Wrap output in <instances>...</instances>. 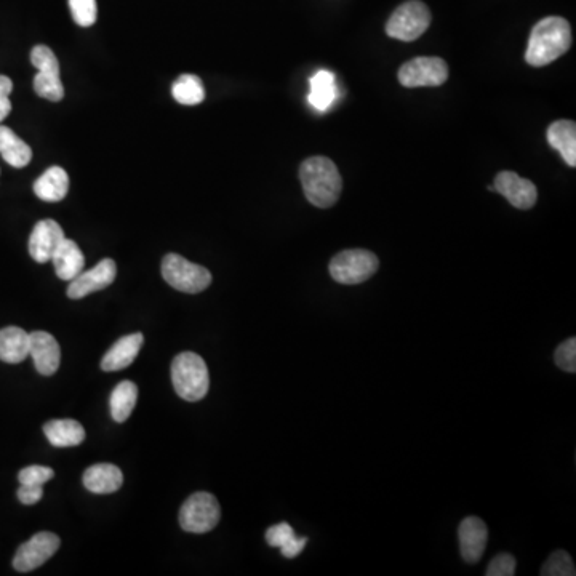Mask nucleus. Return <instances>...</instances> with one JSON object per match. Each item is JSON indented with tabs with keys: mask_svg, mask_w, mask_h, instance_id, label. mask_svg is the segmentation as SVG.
<instances>
[{
	"mask_svg": "<svg viewBox=\"0 0 576 576\" xmlns=\"http://www.w3.org/2000/svg\"><path fill=\"white\" fill-rule=\"evenodd\" d=\"M173 98L184 106H196L205 100V88L202 80L194 74H183L175 80L172 87Z\"/></svg>",
	"mask_w": 576,
	"mask_h": 576,
	"instance_id": "26",
	"label": "nucleus"
},
{
	"mask_svg": "<svg viewBox=\"0 0 576 576\" xmlns=\"http://www.w3.org/2000/svg\"><path fill=\"white\" fill-rule=\"evenodd\" d=\"M554 360L556 365L562 368L564 372H576V338H568L564 343L560 344L559 348L554 352Z\"/></svg>",
	"mask_w": 576,
	"mask_h": 576,
	"instance_id": "29",
	"label": "nucleus"
},
{
	"mask_svg": "<svg viewBox=\"0 0 576 576\" xmlns=\"http://www.w3.org/2000/svg\"><path fill=\"white\" fill-rule=\"evenodd\" d=\"M55 476V471L47 466H28V468L21 469L18 474L20 484L28 485H42L44 487L48 480H52Z\"/></svg>",
	"mask_w": 576,
	"mask_h": 576,
	"instance_id": "31",
	"label": "nucleus"
},
{
	"mask_svg": "<svg viewBox=\"0 0 576 576\" xmlns=\"http://www.w3.org/2000/svg\"><path fill=\"white\" fill-rule=\"evenodd\" d=\"M306 543H308V538H295V541L288 544L287 548L280 549L282 556L287 557V559H295L298 554H301L304 548H306Z\"/></svg>",
	"mask_w": 576,
	"mask_h": 576,
	"instance_id": "35",
	"label": "nucleus"
},
{
	"mask_svg": "<svg viewBox=\"0 0 576 576\" xmlns=\"http://www.w3.org/2000/svg\"><path fill=\"white\" fill-rule=\"evenodd\" d=\"M220 519V503L212 493H194L180 509V525L188 533L212 532Z\"/></svg>",
	"mask_w": 576,
	"mask_h": 576,
	"instance_id": "7",
	"label": "nucleus"
},
{
	"mask_svg": "<svg viewBox=\"0 0 576 576\" xmlns=\"http://www.w3.org/2000/svg\"><path fill=\"white\" fill-rule=\"evenodd\" d=\"M63 239L64 232L60 224L53 220L39 221L29 237V255L37 263H48Z\"/></svg>",
	"mask_w": 576,
	"mask_h": 576,
	"instance_id": "12",
	"label": "nucleus"
},
{
	"mask_svg": "<svg viewBox=\"0 0 576 576\" xmlns=\"http://www.w3.org/2000/svg\"><path fill=\"white\" fill-rule=\"evenodd\" d=\"M172 381L176 394L188 402H197L207 396L210 388L205 360L196 352H181L173 359Z\"/></svg>",
	"mask_w": 576,
	"mask_h": 576,
	"instance_id": "3",
	"label": "nucleus"
},
{
	"mask_svg": "<svg viewBox=\"0 0 576 576\" xmlns=\"http://www.w3.org/2000/svg\"><path fill=\"white\" fill-rule=\"evenodd\" d=\"M551 148L562 154L570 167H576V125L572 120H557L548 128Z\"/></svg>",
	"mask_w": 576,
	"mask_h": 576,
	"instance_id": "19",
	"label": "nucleus"
},
{
	"mask_svg": "<svg viewBox=\"0 0 576 576\" xmlns=\"http://www.w3.org/2000/svg\"><path fill=\"white\" fill-rule=\"evenodd\" d=\"M144 343V336L141 333H132V335L122 336L120 340L112 344L103 359H101V368L104 372H119L124 370L128 365L135 362L138 352Z\"/></svg>",
	"mask_w": 576,
	"mask_h": 576,
	"instance_id": "15",
	"label": "nucleus"
},
{
	"mask_svg": "<svg viewBox=\"0 0 576 576\" xmlns=\"http://www.w3.org/2000/svg\"><path fill=\"white\" fill-rule=\"evenodd\" d=\"M162 276L170 287L183 293L204 292L212 284V274L207 268L176 253H168L162 260Z\"/></svg>",
	"mask_w": 576,
	"mask_h": 576,
	"instance_id": "4",
	"label": "nucleus"
},
{
	"mask_svg": "<svg viewBox=\"0 0 576 576\" xmlns=\"http://www.w3.org/2000/svg\"><path fill=\"white\" fill-rule=\"evenodd\" d=\"M29 356L34 360V365L40 375L52 376L60 368V344L50 333H29Z\"/></svg>",
	"mask_w": 576,
	"mask_h": 576,
	"instance_id": "13",
	"label": "nucleus"
},
{
	"mask_svg": "<svg viewBox=\"0 0 576 576\" xmlns=\"http://www.w3.org/2000/svg\"><path fill=\"white\" fill-rule=\"evenodd\" d=\"M29 356V333L20 327L0 330V360L7 364H20Z\"/></svg>",
	"mask_w": 576,
	"mask_h": 576,
	"instance_id": "20",
	"label": "nucleus"
},
{
	"mask_svg": "<svg viewBox=\"0 0 576 576\" xmlns=\"http://www.w3.org/2000/svg\"><path fill=\"white\" fill-rule=\"evenodd\" d=\"M42 496H44V487L42 485L21 484V487L18 488V500L26 504V506L39 503L42 500Z\"/></svg>",
	"mask_w": 576,
	"mask_h": 576,
	"instance_id": "34",
	"label": "nucleus"
},
{
	"mask_svg": "<svg viewBox=\"0 0 576 576\" xmlns=\"http://www.w3.org/2000/svg\"><path fill=\"white\" fill-rule=\"evenodd\" d=\"M69 8H71L72 18L82 28H90L96 23V15H98L96 0H69Z\"/></svg>",
	"mask_w": 576,
	"mask_h": 576,
	"instance_id": "28",
	"label": "nucleus"
},
{
	"mask_svg": "<svg viewBox=\"0 0 576 576\" xmlns=\"http://www.w3.org/2000/svg\"><path fill=\"white\" fill-rule=\"evenodd\" d=\"M12 92L13 82L10 77L0 76V122L7 119L8 114L12 112V101H10Z\"/></svg>",
	"mask_w": 576,
	"mask_h": 576,
	"instance_id": "33",
	"label": "nucleus"
},
{
	"mask_svg": "<svg viewBox=\"0 0 576 576\" xmlns=\"http://www.w3.org/2000/svg\"><path fill=\"white\" fill-rule=\"evenodd\" d=\"M493 188L495 192H500L501 196L506 197L512 207L519 210L532 208L538 197L535 184L514 172H501L496 176Z\"/></svg>",
	"mask_w": 576,
	"mask_h": 576,
	"instance_id": "11",
	"label": "nucleus"
},
{
	"mask_svg": "<svg viewBox=\"0 0 576 576\" xmlns=\"http://www.w3.org/2000/svg\"><path fill=\"white\" fill-rule=\"evenodd\" d=\"M34 90L40 98L48 101H61L64 96L63 82L60 79V66L42 68L34 77Z\"/></svg>",
	"mask_w": 576,
	"mask_h": 576,
	"instance_id": "25",
	"label": "nucleus"
},
{
	"mask_svg": "<svg viewBox=\"0 0 576 576\" xmlns=\"http://www.w3.org/2000/svg\"><path fill=\"white\" fill-rule=\"evenodd\" d=\"M56 276L61 280H72L84 271L85 256L74 240L66 239L58 245L52 256Z\"/></svg>",
	"mask_w": 576,
	"mask_h": 576,
	"instance_id": "17",
	"label": "nucleus"
},
{
	"mask_svg": "<svg viewBox=\"0 0 576 576\" xmlns=\"http://www.w3.org/2000/svg\"><path fill=\"white\" fill-rule=\"evenodd\" d=\"M336 96H338V88H336L333 72L322 69L311 77V92H309L308 100L312 108H316L317 111H327L335 103Z\"/></svg>",
	"mask_w": 576,
	"mask_h": 576,
	"instance_id": "23",
	"label": "nucleus"
},
{
	"mask_svg": "<svg viewBox=\"0 0 576 576\" xmlns=\"http://www.w3.org/2000/svg\"><path fill=\"white\" fill-rule=\"evenodd\" d=\"M431 24L429 8L420 0H408L400 5L386 24V34L402 42H413L423 36Z\"/></svg>",
	"mask_w": 576,
	"mask_h": 576,
	"instance_id": "6",
	"label": "nucleus"
},
{
	"mask_svg": "<svg viewBox=\"0 0 576 576\" xmlns=\"http://www.w3.org/2000/svg\"><path fill=\"white\" fill-rule=\"evenodd\" d=\"M45 436L53 447H76L85 439V429L76 420H53L44 426Z\"/></svg>",
	"mask_w": 576,
	"mask_h": 576,
	"instance_id": "21",
	"label": "nucleus"
},
{
	"mask_svg": "<svg viewBox=\"0 0 576 576\" xmlns=\"http://www.w3.org/2000/svg\"><path fill=\"white\" fill-rule=\"evenodd\" d=\"M136 400H138V388H136L135 383L122 381V383L117 384L114 391H112L111 399H109L112 418L117 423L127 421L128 416L132 415Z\"/></svg>",
	"mask_w": 576,
	"mask_h": 576,
	"instance_id": "24",
	"label": "nucleus"
},
{
	"mask_svg": "<svg viewBox=\"0 0 576 576\" xmlns=\"http://www.w3.org/2000/svg\"><path fill=\"white\" fill-rule=\"evenodd\" d=\"M461 556L468 564H477L487 548L488 528L479 517H466L458 528Z\"/></svg>",
	"mask_w": 576,
	"mask_h": 576,
	"instance_id": "14",
	"label": "nucleus"
},
{
	"mask_svg": "<svg viewBox=\"0 0 576 576\" xmlns=\"http://www.w3.org/2000/svg\"><path fill=\"white\" fill-rule=\"evenodd\" d=\"M117 266L114 260L106 258L90 271H82L79 276L69 280L68 296L71 300H80L90 293L100 292L116 280Z\"/></svg>",
	"mask_w": 576,
	"mask_h": 576,
	"instance_id": "10",
	"label": "nucleus"
},
{
	"mask_svg": "<svg viewBox=\"0 0 576 576\" xmlns=\"http://www.w3.org/2000/svg\"><path fill=\"white\" fill-rule=\"evenodd\" d=\"M295 538V530H293L292 525L287 524V522L272 525L271 528H268V532H266V541H268L271 548H287L288 544L295 541Z\"/></svg>",
	"mask_w": 576,
	"mask_h": 576,
	"instance_id": "30",
	"label": "nucleus"
},
{
	"mask_svg": "<svg viewBox=\"0 0 576 576\" xmlns=\"http://www.w3.org/2000/svg\"><path fill=\"white\" fill-rule=\"evenodd\" d=\"M300 180L306 199L317 208H330L340 199L343 181L340 172L328 157L314 156L304 160Z\"/></svg>",
	"mask_w": 576,
	"mask_h": 576,
	"instance_id": "2",
	"label": "nucleus"
},
{
	"mask_svg": "<svg viewBox=\"0 0 576 576\" xmlns=\"http://www.w3.org/2000/svg\"><path fill=\"white\" fill-rule=\"evenodd\" d=\"M572 47V29L560 16H548L535 24L528 39L525 60L533 68H543L551 64Z\"/></svg>",
	"mask_w": 576,
	"mask_h": 576,
	"instance_id": "1",
	"label": "nucleus"
},
{
	"mask_svg": "<svg viewBox=\"0 0 576 576\" xmlns=\"http://www.w3.org/2000/svg\"><path fill=\"white\" fill-rule=\"evenodd\" d=\"M0 154L8 165L23 168L32 160V149L12 128L0 125Z\"/></svg>",
	"mask_w": 576,
	"mask_h": 576,
	"instance_id": "22",
	"label": "nucleus"
},
{
	"mask_svg": "<svg viewBox=\"0 0 576 576\" xmlns=\"http://www.w3.org/2000/svg\"><path fill=\"white\" fill-rule=\"evenodd\" d=\"M380 268V261L375 253L354 248V250H344L330 261V274L338 284L357 285L375 274Z\"/></svg>",
	"mask_w": 576,
	"mask_h": 576,
	"instance_id": "5",
	"label": "nucleus"
},
{
	"mask_svg": "<svg viewBox=\"0 0 576 576\" xmlns=\"http://www.w3.org/2000/svg\"><path fill=\"white\" fill-rule=\"evenodd\" d=\"M447 79V63L436 56H420L399 69V82L408 88L439 87Z\"/></svg>",
	"mask_w": 576,
	"mask_h": 576,
	"instance_id": "8",
	"label": "nucleus"
},
{
	"mask_svg": "<svg viewBox=\"0 0 576 576\" xmlns=\"http://www.w3.org/2000/svg\"><path fill=\"white\" fill-rule=\"evenodd\" d=\"M60 538L52 532H39L31 540L21 544L15 557L13 567L16 572L28 573L44 565L60 549Z\"/></svg>",
	"mask_w": 576,
	"mask_h": 576,
	"instance_id": "9",
	"label": "nucleus"
},
{
	"mask_svg": "<svg viewBox=\"0 0 576 576\" xmlns=\"http://www.w3.org/2000/svg\"><path fill=\"white\" fill-rule=\"evenodd\" d=\"M84 485L88 492L96 495L114 493L124 484V474L117 466L109 463L93 464L84 472Z\"/></svg>",
	"mask_w": 576,
	"mask_h": 576,
	"instance_id": "16",
	"label": "nucleus"
},
{
	"mask_svg": "<svg viewBox=\"0 0 576 576\" xmlns=\"http://www.w3.org/2000/svg\"><path fill=\"white\" fill-rule=\"evenodd\" d=\"M69 191V176L61 167H50L34 183V192L44 202H60Z\"/></svg>",
	"mask_w": 576,
	"mask_h": 576,
	"instance_id": "18",
	"label": "nucleus"
},
{
	"mask_svg": "<svg viewBox=\"0 0 576 576\" xmlns=\"http://www.w3.org/2000/svg\"><path fill=\"white\" fill-rule=\"evenodd\" d=\"M516 559L511 554H498V556L493 557L492 562L488 564L487 576H512L516 573Z\"/></svg>",
	"mask_w": 576,
	"mask_h": 576,
	"instance_id": "32",
	"label": "nucleus"
},
{
	"mask_svg": "<svg viewBox=\"0 0 576 576\" xmlns=\"http://www.w3.org/2000/svg\"><path fill=\"white\" fill-rule=\"evenodd\" d=\"M543 576H575V564L565 551L552 552L546 564L541 568Z\"/></svg>",
	"mask_w": 576,
	"mask_h": 576,
	"instance_id": "27",
	"label": "nucleus"
}]
</instances>
